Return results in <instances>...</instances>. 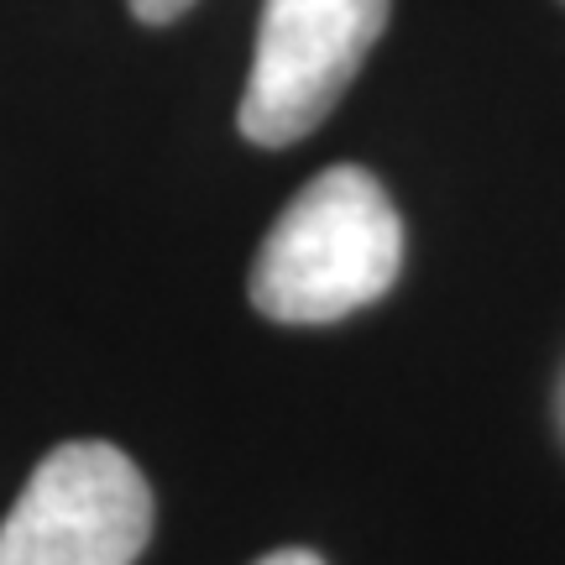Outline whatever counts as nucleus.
<instances>
[{
  "label": "nucleus",
  "instance_id": "nucleus-1",
  "mask_svg": "<svg viewBox=\"0 0 565 565\" xmlns=\"http://www.w3.org/2000/svg\"><path fill=\"white\" fill-rule=\"evenodd\" d=\"M404 267V221L366 168L303 183L252 263V303L278 324H330L377 303Z\"/></svg>",
  "mask_w": 565,
  "mask_h": 565
},
{
  "label": "nucleus",
  "instance_id": "nucleus-2",
  "mask_svg": "<svg viewBox=\"0 0 565 565\" xmlns=\"http://www.w3.org/2000/svg\"><path fill=\"white\" fill-rule=\"evenodd\" d=\"M152 534V487L100 440L58 445L0 524V565H131Z\"/></svg>",
  "mask_w": 565,
  "mask_h": 565
},
{
  "label": "nucleus",
  "instance_id": "nucleus-3",
  "mask_svg": "<svg viewBox=\"0 0 565 565\" xmlns=\"http://www.w3.org/2000/svg\"><path fill=\"white\" fill-rule=\"evenodd\" d=\"M383 26L387 0H263L242 137L257 147L309 137L356 79Z\"/></svg>",
  "mask_w": 565,
  "mask_h": 565
},
{
  "label": "nucleus",
  "instance_id": "nucleus-4",
  "mask_svg": "<svg viewBox=\"0 0 565 565\" xmlns=\"http://www.w3.org/2000/svg\"><path fill=\"white\" fill-rule=\"evenodd\" d=\"M189 6H194V0H131L137 21H152V26H162V21H179Z\"/></svg>",
  "mask_w": 565,
  "mask_h": 565
},
{
  "label": "nucleus",
  "instance_id": "nucleus-5",
  "mask_svg": "<svg viewBox=\"0 0 565 565\" xmlns=\"http://www.w3.org/2000/svg\"><path fill=\"white\" fill-rule=\"evenodd\" d=\"M257 565H324L315 550H273V555H263Z\"/></svg>",
  "mask_w": 565,
  "mask_h": 565
}]
</instances>
